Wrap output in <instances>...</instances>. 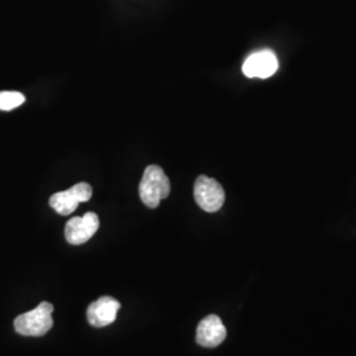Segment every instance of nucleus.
I'll use <instances>...</instances> for the list:
<instances>
[{
	"label": "nucleus",
	"mask_w": 356,
	"mask_h": 356,
	"mask_svg": "<svg viewBox=\"0 0 356 356\" xmlns=\"http://www.w3.org/2000/svg\"><path fill=\"white\" fill-rule=\"evenodd\" d=\"M170 193V182L165 172L159 165L147 166L139 186L143 204L149 209H156Z\"/></svg>",
	"instance_id": "1"
},
{
	"label": "nucleus",
	"mask_w": 356,
	"mask_h": 356,
	"mask_svg": "<svg viewBox=\"0 0 356 356\" xmlns=\"http://www.w3.org/2000/svg\"><path fill=\"white\" fill-rule=\"evenodd\" d=\"M54 307L49 302H41L38 307L31 312L20 314L15 319V330L24 337H42L53 326V313Z\"/></svg>",
	"instance_id": "2"
},
{
	"label": "nucleus",
	"mask_w": 356,
	"mask_h": 356,
	"mask_svg": "<svg viewBox=\"0 0 356 356\" xmlns=\"http://www.w3.org/2000/svg\"><path fill=\"white\" fill-rule=\"evenodd\" d=\"M194 198L204 211L216 213L225 204L226 194L216 179L200 176L194 184Z\"/></svg>",
	"instance_id": "3"
},
{
	"label": "nucleus",
	"mask_w": 356,
	"mask_h": 356,
	"mask_svg": "<svg viewBox=\"0 0 356 356\" xmlns=\"http://www.w3.org/2000/svg\"><path fill=\"white\" fill-rule=\"evenodd\" d=\"M92 189L89 184L79 182L67 191L53 194L49 200V204L60 216H69L76 211L78 204L90 201Z\"/></svg>",
	"instance_id": "4"
},
{
	"label": "nucleus",
	"mask_w": 356,
	"mask_h": 356,
	"mask_svg": "<svg viewBox=\"0 0 356 356\" xmlns=\"http://www.w3.org/2000/svg\"><path fill=\"white\" fill-rule=\"evenodd\" d=\"M99 229V218L95 213H86L83 216L69 219L65 227V238L67 243L79 245L90 241Z\"/></svg>",
	"instance_id": "5"
},
{
	"label": "nucleus",
	"mask_w": 356,
	"mask_h": 356,
	"mask_svg": "<svg viewBox=\"0 0 356 356\" xmlns=\"http://www.w3.org/2000/svg\"><path fill=\"white\" fill-rule=\"evenodd\" d=\"M279 61L276 54L269 49L256 51L243 64V73L248 78L266 79L277 72Z\"/></svg>",
	"instance_id": "6"
},
{
	"label": "nucleus",
	"mask_w": 356,
	"mask_h": 356,
	"mask_svg": "<svg viewBox=\"0 0 356 356\" xmlns=\"http://www.w3.org/2000/svg\"><path fill=\"white\" fill-rule=\"evenodd\" d=\"M120 309L119 301L110 296L101 297L88 307V321L94 327H104L115 322Z\"/></svg>",
	"instance_id": "7"
},
{
	"label": "nucleus",
	"mask_w": 356,
	"mask_h": 356,
	"mask_svg": "<svg viewBox=\"0 0 356 356\" xmlns=\"http://www.w3.org/2000/svg\"><path fill=\"white\" fill-rule=\"evenodd\" d=\"M227 331L216 314L204 317L197 327V343L202 347H216L226 339Z\"/></svg>",
	"instance_id": "8"
},
{
	"label": "nucleus",
	"mask_w": 356,
	"mask_h": 356,
	"mask_svg": "<svg viewBox=\"0 0 356 356\" xmlns=\"http://www.w3.org/2000/svg\"><path fill=\"white\" fill-rule=\"evenodd\" d=\"M26 102V97L17 91H0V110L11 111Z\"/></svg>",
	"instance_id": "9"
}]
</instances>
